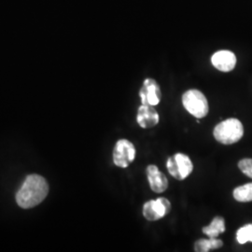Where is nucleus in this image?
<instances>
[{"label": "nucleus", "mask_w": 252, "mask_h": 252, "mask_svg": "<svg viewBox=\"0 0 252 252\" xmlns=\"http://www.w3.org/2000/svg\"><path fill=\"white\" fill-rule=\"evenodd\" d=\"M49 192V185L39 175L28 176L16 194L19 207L31 208L39 205Z\"/></svg>", "instance_id": "nucleus-1"}, {"label": "nucleus", "mask_w": 252, "mask_h": 252, "mask_svg": "<svg viewBox=\"0 0 252 252\" xmlns=\"http://www.w3.org/2000/svg\"><path fill=\"white\" fill-rule=\"evenodd\" d=\"M213 135L217 141L221 144H234L243 136V125L237 119H228L216 126Z\"/></svg>", "instance_id": "nucleus-2"}, {"label": "nucleus", "mask_w": 252, "mask_h": 252, "mask_svg": "<svg viewBox=\"0 0 252 252\" xmlns=\"http://www.w3.org/2000/svg\"><path fill=\"white\" fill-rule=\"evenodd\" d=\"M182 104L185 109L197 119L205 118L208 114V102L205 94L198 90L192 89L184 93Z\"/></svg>", "instance_id": "nucleus-3"}, {"label": "nucleus", "mask_w": 252, "mask_h": 252, "mask_svg": "<svg viewBox=\"0 0 252 252\" xmlns=\"http://www.w3.org/2000/svg\"><path fill=\"white\" fill-rule=\"evenodd\" d=\"M167 169L176 180H183L188 178L193 170V164L189 157L183 153H176L167 160Z\"/></svg>", "instance_id": "nucleus-4"}, {"label": "nucleus", "mask_w": 252, "mask_h": 252, "mask_svg": "<svg viewBox=\"0 0 252 252\" xmlns=\"http://www.w3.org/2000/svg\"><path fill=\"white\" fill-rule=\"evenodd\" d=\"M135 148L132 142L127 139L119 140L113 151V162L118 167L126 168L135 160Z\"/></svg>", "instance_id": "nucleus-5"}, {"label": "nucleus", "mask_w": 252, "mask_h": 252, "mask_svg": "<svg viewBox=\"0 0 252 252\" xmlns=\"http://www.w3.org/2000/svg\"><path fill=\"white\" fill-rule=\"evenodd\" d=\"M139 95L141 97L142 105L154 107L160 103L162 93L156 81L153 79H147L139 91Z\"/></svg>", "instance_id": "nucleus-6"}, {"label": "nucleus", "mask_w": 252, "mask_h": 252, "mask_svg": "<svg viewBox=\"0 0 252 252\" xmlns=\"http://www.w3.org/2000/svg\"><path fill=\"white\" fill-rule=\"evenodd\" d=\"M147 177L151 189L156 193H162L168 187V180L164 174L158 169L154 164H151L147 167Z\"/></svg>", "instance_id": "nucleus-7"}, {"label": "nucleus", "mask_w": 252, "mask_h": 252, "mask_svg": "<svg viewBox=\"0 0 252 252\" xmlns=\"http://www.w3.org/2000/svg\"><path fill=\"white\" fill-rule=\"evenodd\" d=\"M211 62L218 70L230 72L236 64V57L230 51H219L212 55Z\"/></svg>", "instance_id": "nucleus-8"}, {"label": "nucleus", "mask_w": 252, "mask_h": 252, "mask_svg": "<svg viewBox=\"0 0 252 252\" xmlns=\"http://www.w3.org/2000/svg\"><path fill=\"white\" fill-rule=\"evenodd\" d=\"M159 114L153 106L142 105L138 108L136 121L140 127L147 129L152 128L159 124Z\"/></svg>", "instance_id": "nucleus-9"}, {"label": "nucleus", "mask_w": 252, "mask_h": 252, "mask_svg": "<svg viewBox=\"0 0 252 252\" xmlns=\"http://www.w3.org/2000/svg\"><path fill=\"white\" fill-rule=\"evenodd\" d=\"M225 221L221 217H215L212 222L202 229L203 233L210 238H217L219 235L225 232Z\"/></svg>", "instance_id": "nucleus-10"}, {"label": "nucleus", "mask_w": 252, "mask_h": 252, "mask_svg": "<svg viewBox=\"0 0 252 252\" xmlns=\"http://www.w3.org/2000/svg\"><path fill=\"white\" fill-rule=\"evenodd\" d=\"M223 246V242L220 239L210 238L209 239H199L194 244V251L197 252H207L220 249Z\"/></svg>", "instance_id": "nucleus-11"}, {"label": "nucleus", "mask_w": 252, "mask_h": 252, "mask_svg": "<svg viewBox=\"0 0 252 252\" xmlns=\"http://www.w3.org/2000/svg\"><path fill=\"white\" fill-rule=\"evenodd\" d=\"M234 198L241 203L252 202V183H248L243 186L235 188L234 190Z\"/></svg>", "instance_id": "nucleus-12"}, {"label": "nucleus", "mask_w": 252, "mask_h": 252, "mask_svg": "<svg viewBox=\"0 0 252 252\" xmlns=\"http://www.w3.org/2000/svg\"><path fill=\"white\" fill-rule=\"evenodd\" d=\"M153 206L156 212L161 217V219L166 216L171 211V204L166 198L160 197L157 200H153Z\"/></svg>", "instance_id": "nucleus-13"}, {"label": "nucleus", "mask_w": 252, "mask_h": 252, "mask_svg": "<svg viewBox=\"0 0 252 252\" xmlns=\"http://www.w3.org/2000/svg\"><path fill=\"white\" fill-rule=\"evenodd\" d=\"M236 239L241 245L252 242V224H248L240 228L236 233Z\"/></svg>", "instance_id": "nucleus-14"}, {"label": "nucleus", "mask_w": 252, "mask_h": 252, "mask_svg": "<svg viewBox=\"0 0 252 252\" xmlns=\"http://www.w3.org/2000/svg\"><path fill=\"white\" fill-rule=\"evenodd\" d=\"M143 216L147 220L155 221L161 219L159 214L156 212L154 206H153V200L146 202L143 206Z\"/></svg>", "instance_id": "nucleus-15"}, {"label": "nucleus", "mask_w": 252, "mask_h": 252, "mask_svg": "<svg viewBox=\"0 0 252 252\" xmlns=\"http://www.w3.org/2000/svg\"><path fill=\"white\" fill-rule=\"evenodd\" d=\"M238 167L246 176L252 179V159L246 158L238 162Z\"/></svg>", "instance_id": "nucleus-16"}]
</instances>
